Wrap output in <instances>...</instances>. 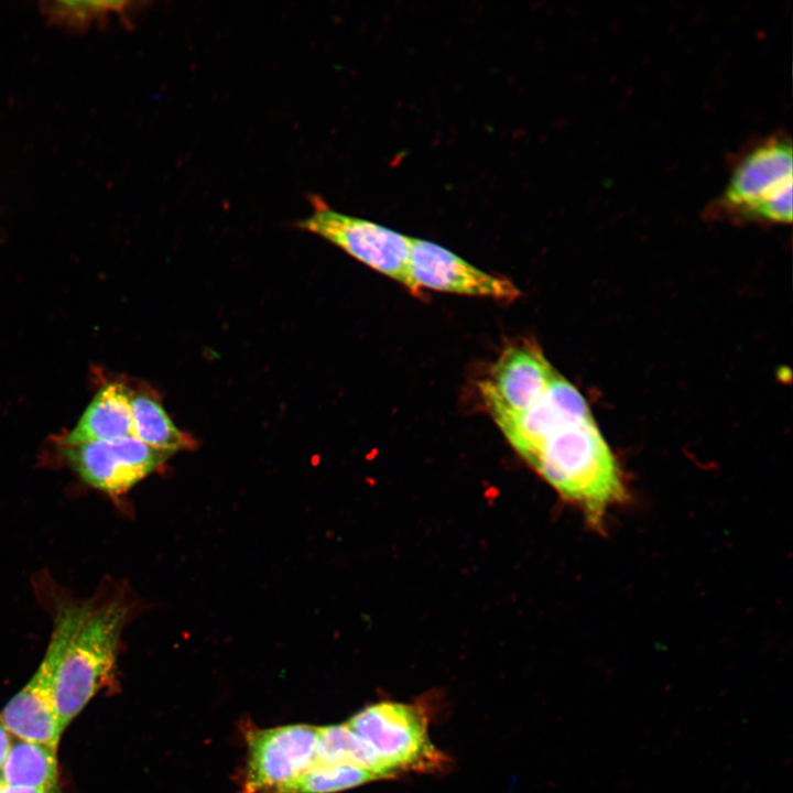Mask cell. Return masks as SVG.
I'll return each mask as SVG.
<instances>
[{
  "label": "cell",
  "mask_w": 793,
  "mask_h": 793,
  "mask_svg": "<svg viewBox=\"0 0 793 793\" xmlns=\"http://www.w3.org/2000/svg\"><path fill=\"white\" fill-rule=\"evenodd\" d=\"M2 786H3V784H2V782H1V780H0V791H1Z\"/></svg>",
  "instance_id": "18"
},
{
  "label": "cell",
  "mask_w": 793,
  "mask_h": 793,
  "mask_svg": "<svg viewBox=\"0 0 793 793\" xmlns=\"http://www.w3.org/2000/svg\"><path fill=\"white\" fill-rule=\"evenodd\" d=\"M11 742V735L7 731V729L0 721V771L6 760Z\"/></svg>",
  "instance_id": "16"
},
{
  "label": "cell",
  "mask_w": 793,
  "mask_h": 793,
  "mask_svg": "<svg viewBox=\"0 0 793 793\" xmlns=\"http://www.w3.org/2000/svg\"><path fill=\"white\" fill-rule=\"evenodd\" d=\"M557 372L543 354L529 344L509 346L490 376L480 384L485 404L497 424L532 406Z\"/></svg>",
  "instance_id": "9"
},
{
  "label": "cell",
  "mask_w": 793,
  "mask_h": 793,
  "mask_svg": "<svg viewBox=\"0 0 793 793\" xmlns=\"http://www.w3.org/2000/svg\"><path fill=\"white\" fill-rule=\"evenodd\" d=\"M57 750L46 745L15 739L0 771L3 786L53 791L58 787Z\"/></svg>",
  "instance_id": "12"
},
{
  "label": "cell",
  "mask_w": 793,
  "mask_h": 793,
  "mask_svg": "<svg viewBox=\"0 0 793 793\" xmlns=\"http://www.w3.org/2000/svg\"><path fill=\"white\" fill-rule=\"evenodd\" d=\"M316 762L351 764L372 771L381 779L393 778L347 724L318 727Z\"/></svg>",
  "instance_id": "14"
},
{
  "label": "cell",
  "mask_w": 793,
  "mask_h": 793,
  "mask_svg": "<svg viewBox=\"0 0 793 793\" xmlns=\"http://www.w3.org/2000/svg\"><path fill=\"white\" fill-rule=\"evenodd\" d=\"M130 408L132 435L141 442L172 454L194 448L195 441L174 424L155 398L145 393L131 394Z\"/></svg>",
  "instance_id": "13"
},
{
  "label": "cell",
  "mask_w": 793,
  "mask_h": 793,
  "mask_svg": "<svg viewBox=\"0 0 793 793\" xmlns=\"http://www.w3.org/2000/svg\"><path fill=\"white\" fill-rule=\"evenodd\" d=\"M131 393L122 383L101 388L64 438L66 446L111 442L132 435Z\"/></svg>",
  "instance_id": "11"
},
{
  "label": "cell",
  "mask_w": 793,
  "mask_h": 793,
  "mask_svg": "<svg viewBox=\"0 0 793 793\" xmlns=\"http://www.w3.org/2000/svg\"><path fill=\"white\" fill-rule=\"evenodd\" d=\"M128 610L117 599L88 607L63 652L55 681L62 732L111 676Z\"/></svg>",
  "instance_id": "1"
},
{
  "label": "cell",
  "mask_w": 793,
  "mask_h": 793,
  "mask_svg": "<svg viewBox=\"0 0 793 793\" xmlns=\"http://www.w3.org/2000/svg\"><path fill=\"white\" fill-rule=\"evenodd\" d=\"M313 211L297 222L302 230L337 246L350 257L410 289L408 262L411 237L371 220L330 208L312 196Z\"/></svg>",
  "instance_id": "5"
},
{
  "label": "cell",
  "mask_w": 793,
  "mask_h": 793,
  "mask_svg": "<svg viewBox=\"0 0 793 793\" xmlns=\"http://www.w3.org/2000/svg\"><path fill=\"white\" fill-rule=\"evenodd\" d=\"M318 727L286 725L248 732L243 793H281L316 763Z\"/></svg>",
  "instance_id": "6"
},
{
  "label": "cell",
  "mask_w": 793,
  "mask_h": 793,
  "mask_svg": "<svg viewBox=\"0 0 793 793\" xmlns=\"http://www.w3.org/2000/svg\"><path fill=\"white\" fill-rule=\"evenodd\" d=\"M87 607L88 602L58 610L51 640L36 672L2 709L0 721L15 739L40 742L57 750L63 732L55 707L56 673L68 639Z\"/></svg>",
  "instance_id": "4"
},
{
  "label": "cell",
  "mask_w": 793,
  "mask_h": 793,
  "mask_svg": "<svg viewBox=\"0 0 793 793\" xmlns=\"http://www.w3.org/2000/svg\"><path fill=\"white\" fill-rule=\"evenodd\" d=\"M408 274L414 292L428 289L502 301L520 296L511 280L487 273L444 247L417 238H411Z\"/></svg>",
  "instance_id": "8"
},
{
  "label": "cell",
  "mask_w": 793,
  "mask_h": 793,
  "mask_svg": "<svg viewBox=\"0 0 793 793\" xmlns=\"http://www.w3.org/2000/svg\"><path fill=\"white\" fill-rule=\"evenodd\" d=\"M792 141L783 132L758 141L734 164L717 214L749 220H792Z\"/></svg>",
  "instance_id": "2"
},
{
  "label": "cell",
  "mask_w": 793,
  "mask_h": 793,
  "mask_svg": "<svg viewBox=\"0 0 793 793\" xmlns=\"http://www.w3.org/2000/svg\"><path fill=\"white\" fill-rule=\"evenodd\" d=\"M376 780L381 778L360 767L316 762L281 793H336Z\"/></svg>",
  "instance_id": "15"
},
{
  "label": "cell",
  "mask_w": 793,
  "mask_h": 793,
  "mask_svg": "<svg viewBox=\"0 0 793 793\" xmlns=\"http://www.w3.org/2000/svg\"><path fill=\"white\" fill-rule=\"evenodd\" d=\"M393 778L401 772H438L448 758L431 741L426 714L415 705L380 702L346 723Z\"/></svg>",
  "instance_id": "3"
},
{
  "label": "cell",
  "mask_w": 793,
  "mask_h": 793,
  "mask_svg": "<svg viewBox=\"0 0 793 793\" xmlns=\"http://www.w3.org/2000/svg\"><path fill=\"white\" fill-rule=\"evenodd\" d=\"M588 414L590 410L579 391L556 373L532 406L498 425L512 447L528 460L557 428Z\"/></svg>",
  "instance_id": "10"
},
{
  "label": "cell",
  "mask_w": 793,
  "mask_h": 793,
  "mask_svg": "<svg viewBox=\"0 0 793 793\" xmlns=\"http://www.w3.org/2000/svg\"><path fill=\"white\" fill-rule=\"evenodd\" d=\"M0 793H59V790L44 791V790H28V789H15L2 786Z\"/></svg>",
  "instance_id": "17"
},
{
  "label": "cell",
  "mask_w": 793,
  "mask_h": 793,
  "mask_svg": "<svg viewBox=\"0 0 793 793\" xmlns=\"http://www.w3.org/2000/svg\"><path fill=\"white\" fill-rule=\"evenodd\" d=\"M172 455L146 445L133 435L65 448L66 459L82 480L110 495L127 492Z\"/></svg>",
  "instance_id": "7"
}]
</instances>
